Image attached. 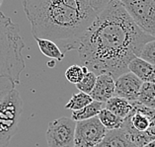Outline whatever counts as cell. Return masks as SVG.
Listing matches in <instances>:
<instances>
[{
	"label": "cell",
	"instance_id": "10",
	"mask_svg": "<svg viewBox=\"0 0 155 147\" xmlns=\"http://www.w3.org/2000/svg\"><path fill=\"white\" fill-rule=\"evenodd\" d=\"M115 79L109 74L97 75L95 86L90 93L94 101L106 103L115 96Z\"/></svg>",
	"mask_w": 155,
	"mask_h": 147
},
{
	"label": "cell",
	"instance_id": "3",
	"mask_svg": "<svg viewBox=\"0 0 155 147\" xmlns=\"http://www.w3.org/2000/svg\"><path fill=\"white\" fill-rule=\"evenodd\" d=\"M25 43L19 27L0 12V77L7 78L16 86L26 64L23 56Z\"/></svg>",
	"mask_w": 155,
	"mask_h": 147
},
{
	"label": "cell",
	"instance_id": "6",
	"mask_svg": "<svg viewBox=\"0 0 155 147\" xmlns=\"http://www.w3.org/2000/svg\"><path fill=\"white\" fill-rule=\"evenodd\" d=\"M130 17L144 33L155 38V0H120Z\"/></svg>",
	"mask_w": 155,
	"mask_h": 147
},
{
	"label": "cell",
	"instance_id": "11",
	"mask_svg": "<svg viewBox=\"0 0 155 147\" xmlns=\"http://www.w3.org/2000/svg\"><path fill=\"white\" fill-rule=\"evenodd\" d=\"M128 71L134 73L142 82L155 83V65L140 57H135L128 64Z\"/></svg>",
	"mask_w": 155,
	"mask_h": 147
},
{
	"label": "cell",
	"instance_id": "9",
	"mask_svg": "<svg viewBox=\"0 0 155 147\" xmlns=\"http://www.w3.org/2000/svg\"><path fill=\"white\" fill-rule=\"evenodd\" d=\"M142 81L130 71L124 73L115 80V96L124 98L128 102H137Z\"/></svg>",
	"mask_w": 155,
	"mask_h": 147
},
{
	"label": "cell",
	"instance_id": "15",
	"mask_svg": "<svg viewBox=\"0 0 155 147\" xmlns=\"http://www.w3.org/2000/svg\"><path fill=\"white\" fill-rule=\"evenodd\" d=\"M38 47H39L40 51H41L45 56L50 57L52 60H56V61H61L64 58V54L61 51V50L58 47L54 41L47 39H35Z\"/></svg>",
	"mask_w": 155,
	"mask_h": 147
},
{
	"label": "cell",
	"instance_id": "23",
	"mask_svg": "<svg viewBox=\"0 0 155 147\" xmlns=\"http://www.w3.org/2000/svg\"><path fill=\"white\" fill-rule=\"evenodd\" d=\"M144 147H155V140L151 141V142H149V143H147V144H146Z\"/></svg>",
	"mask_w": 155,
	"mask_h": 147
},
{
	"label": "cell",
	"instance_id": "14",
	"mask_svg": "<svg viewBox=\"0 0 155 147\" xmlns=\"http://www.w3.org/2000/svg\"><path fill=\"white\" fill-rule=\"evenodd\" d=\"M105 108V103H101L98 101H93L92 103L87 105L86 107L79 111H74L72 112L71 115V119L74 122H81V120H86L90 119L92 118L98 116L99 113Z\"/></svg>",
	"mask_w": 155,
	"mask_h": 147
},
{
	"label": "cell",
	"instance_id": "19",
	"mask_svg": "<svg viewBox=\"0 0 155 147\" xmlns=\"http://www.w3.org/2000/svg\"><path fill=\"white\" fill-rule=\"evenodd\" d=\"M88 71V68L85 66H79L77 64L71 65L65 71V78L70 83L76 85L82 80V78Z\"/></svg>",
	"mask_w": 155,
	"mask_h": 147
},
{
	"label": "cell",
	"instance_id": "5",
	"mask_svg": "<svg viewBox=\"0 0 155 147\" xmlns=\"http://www.w3.org/2000/svg\"><path fill=\"white\" fill-rule=\"evenodd\" d=\"M23 112V100L16 88L0 102V147H7L16 133Z\"/></svg>",
	"mask_w": 155,
	"mask_h": 147
},
{
	"label": "cell",
	"instance_id": "16",
	"mask_svg": "<svg viewBox=\"0 0 155 147\" xmlns=\"http://www.w3.org/2000/svg\"><path fill=\"white\" fill-rule=\"evenodd\" d=\"M137 102L147 108L155 109V83H142Z\"/></svg>",
	"mask_w": 155,
	"mask_h": 147
},
{
	"label": "cell",
	"instance_id": "24",
	"mask_svg": "<svg viewBox=\"0 0 155 147\" xmlns=\"http://www.w3.org/2000/svg\"><path fill=\"white\" fill-rule=\"evenodd\" d=\"M94 147H108V146H107V144H106L105 142H103V141H102L101 143H99V144L95 145V146H94Z\"/></svg>",
	"mask_w": 155,
	"mask_h": 147
},
{
	"label": "cell",
	"instance_id": "1",
	"mask_svg": "<svg viewBox=\"0 0 155 147\" xmlns=\"http://www.w3.org/2000/svg\"><path fill=\"white\" fill-rule=\"evenodd\" d=\"M154 39L134 23L120 0H111L82 35L76 50L89 71L109 74L116 80Z\"/></svg>",
	"mask_w": 155,
	"mask_h": 147
},
{
	"label": "cell",
	"instance_id": "22",
	"mask_svg": "<svg viewBox=\"0 0 155 147\" xmlns=\"http://www.w3.org/2000/svg\"><path fill=\"white\" fill-rule=\"evenodd\" d=\"M15 88V85L9 79L0 77V102L7 96L11 90Z\"/></svg>",
	"mask_w": 155,
	"mask_h": 147
},
{
	"label": "cell",
	"instance_id": "17",
	"mask_svg": "<svg viewBox=\"0 0 155 147\" xmlns=\"http://www.w3.org/2000/svg\"><path fill=\"white\" fill-rule=\"evenodd\" d=\"M98 119H100L101 123L105 126L107 130H115L120 129L123 127L124 119L120 118L114 113L107 110V109H103L98 115Z\"/></svg>",
	"mask_w": 155,
	"mask_h": 147
},
{
	"label": "cell",
	"instance_id": "8",
	"mask_svg": "<svg viewBox=\"0 0 155 147\" xmlns=\"http://www.w3.org/2000/svg\"><path fill=\"white\" fill-rule=\"evenodd\" d=\"M107 132L98 116L76 122L74 147H94L104 140Z\"/></svg>",
	"mask_w": 155,
	"mask_h": 147
},
{
	"label": "cell",
	"instance_id": "4",
	"mask_svg": "<svg viewBox=\"0 0 155 147\" xmlns=\"http://www.w3.org/2000/svg\"><path fill=\"white\" fill-rule=\"evenodd\" d=\"M132 109L124 119L122 129L137 147H144L155 140V109L147 108L138 102H131Z\"/></svg>",
	"mask_w": 155,
	"mask_h": 147
},
{
	"label": "cell",
	"instance_id": "18",
	"mask_svg": "<svg viewBox=\"0 0 155 147\" xmlns=\"http://www.w3.org/2000/svg\"><path fill=\"white\" fill-rule=\"evenodd\" d=\"M94 100L91 98L89 94H85L83 92H79L76 94H73V96L71 97V99L67 102L65 105V109H68L72 112L74 111H79L86 107L87 105L92 103Z\"/></svg>",
	"mask_w": 155,
	"mask_h": 147
},
{
	"label": "cell",
	"instance_id": "13",
	"mask_svg": "<svg viewBox=\"0 0 155 147\" xmlns=\"http://www.w3.org/2000/svg\"><path fill=\"white\" fill-rule=\"evenodd\" d=\"M105 109L114 113L115 115L122 119L127 118L132 109L130 102L124 99V98L114 96L105 103Z\"/></svg>",
	"mask_w": 155,
	"mask_h": 147
},
{
	"label": "cell",
	"instance_id": "20",
	"mask_svg": "<svg viewBox=\"0 0 155 147\" xmlns=\"http://www.w3.org/2000/svg\"><path fill=\"white\" fill-rule=\"evenodd\" d=\"M96 79H97V75L94 72H92V71H88V72L84 75V77L82 78V80L75 86H76V88L80 92L89 94L90 95V93L92 92L94 86H95Z\"/></svg>",
	"mask_w": 155,
	"mask_h": 147
},
{
	"label": "cell",
	"instance_id": "7",
	"mask_svg": "<svg viewBox=\"0 0 155 147\" xmlns=\"http://www.w3.org/2000/svg\"><path fill=\"white\" fill-rule=\"evenodd\" d=\"M76 122L71 118H58L48 123L46 138L48 147H74Z\"/></svg>",
	"mask_w": 155,
	"mask_h": 147
},
{
	"label": "cell",
	"instance_id": "25",
	"mask_svg": "<svg viewBox=\"0 0 155 147\" xmlns=\"http://www.w3.org/2000/svg\"><path fill=\"white\" fill-rule=\"evenodd\" d=\"M2 2H3V0H0V7H1V5H2Z\"/></svg>",
	"mask_w": 155,
	"mask_h": 147
},
{
	"label": "cell",
	"instance_id": "21",
	"mask_svg": "<svg viewBox=\"0 0 155 147\" xmlns=\"http://www.w3.org/2000/svg\"><path fill=\"white\" fill-rule=\"evenodd\" d=\"M138 57L155 65V39L144 44Z\"/></svg>",
	"mask_w": 155,
	"mask_h": 147
},
{
	"label": "cell",
	"instance_id": "12",
	"mask_svg": "<svg viewBox=\"0 0 155 147\" xmlns=\"http://www.w3.org/2000/svg\"><path fill=\"white\" fill-rule=\"evenodd\" d=\"M103 142L107 144L108 147H137L123 129L108 130Z\"/></svg>",
	"mask_w": 155,
	"mask_h": 147
},
{
	"label": "cell",
	"instance_id": "2",
	"mask_svg": "<svg viewBox=\"0 0 155 147\" xmlns=\"http://www.w3.org/2000/svg\"><path fill=\"white\" fill-rule=\"evenodd\" d=\"M111 0H22L35 39L51 40L64 54L76 50L80 38Z\"/></svg>",
	"mask_w": 155,
	"mask_h": 147
}]
</instances>
